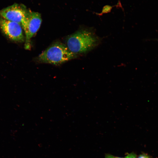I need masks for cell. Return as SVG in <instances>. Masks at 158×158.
Instances as JSON below:
<instances>
[{
  "instance_id": "obj_1",
  "label": "cell",
  "mask_w": 158,
  "mask_h": 158,
  "mask_svg": "<svg viewBox=\"0 0 158 158\" xmlns=\"http://www.w3.org/2000/svg\"><path fill=\"white\" fill-rule=\"evenodd\" d=\"M99 41V38L92 30L83 28L68 37L66 45L71 52L77 55L92 50Z\"/></svg>"
},
{
  "instance_id": "obj_2",
  "label": "cell",
  "mask_w": 158,
  "mask_h": 158,
  "mask_svg": "<svg viewBox=\"0 0 158 158\" xmlns=\"http://www.w3.org/2000/svg\"><path fill=\"white\" fill-rule=\"evenodd\" d=\"M76 55L71 52L66 45L56 42L41 53L38 59L41 62L58 65L74 59Z\"/></svg>"
},
{
  "instance_id": "obj_3",
  "label": "cell",
  "mask_w": 158,
  "mask_h": 158,
  "mask_svg": "<svg viewBox=\"0 0 158 158\" xmlns=\"http://www.w3.org/2000/svg\"><path fill=\"white\" fill-rule=\"evenodd\" d=\"M42 22L40 13L28 10L24 21L21 25L25 34V48L27 49L29 48L30 40L39 30Z\"/></svg>"
},
{
  "instance_id": "obj_4",
  "label": "cell",
  "mask_w": 158,
  "mask_h": 158,
  "mask_svg": "<svg viewBox=\"0 0 158 158\" xmlns=\"http://www.w3.org/2000/svg\"><path fill=\"white\" fill-rule=\"evenodd\" d=\"M0 29L8 38L13 41L22 42L24 41L25 38L23 34V29L18 23L8 20L0 16Z\"/></svg>"
},
{
  "instance_id": "obj_5",
  "label": "cell",
  "mask_w": 158,
  "mask_h": 158,
  "mask_svg": "<svg viewBox=\"0 0 158 158\" xmlns=\"http://www.w3.org/2000/svg\"><path fill=\"white\" fill-rule=\"evenodd\" d=\"M28 9L22 4H14L0 10V16L21 25L26 17Z\"/></svg>"
},
{
  "instance_id": "obj_6",
  "label": "cell",
  "mask_w": 158,
  "mask_h": 158,
  "mask_svg": "<svg viewBox=\"0 0 158 158\" xmlns=\"http://www.w3.org/2000/svg\"><path fill=\"white\" fill-rule=\"evenodd\" d=\"M125 158H136V155L134 153H131L126 156Z\"/></svg>"
},
{
  "instance_id": "obj_7",
  "label": "cell",
  "mask_w": 158,
  "mask_h": 158,
  "mask_svg": "<svg viewBox=\"0 0 158 158\" xmlns=\"http://www.w3.org/2000/svg\"><path fill=\"white\" fill-rule=\"evenodd\" d=\"M138 158H149V157L146 154H143L140 155Z\"/></svg>"
},
{
  "instance_id": "obj_8",
  "label": "cell",
  "mask_w": 158,
  "mask_h": 158,
  "mask_svg": "<svg viewBox=\"0 0 158 158\" xmlns=\"http://www.w3.org/2000/svg\"><path fill=\"white\" fill-rule=\"evenodd\" d=\"M114 157L110 154H107L105 156V158H114Z\"/></svg>"
},
{
  "instance_id": "obj_9",
  "label": "cell",
  "mask_w": 158,
  "mask_h": 158,
  "mask_svg": "<svg viewBox=\"0 0 158 158\" xmlns=\"http://www.w3.org/2000/svg\"><path fill=\"white\" fill-rule=\"evenodd\" d=\"M114 158H121V157H114Z\"/></svg>"
}]
</instances>
